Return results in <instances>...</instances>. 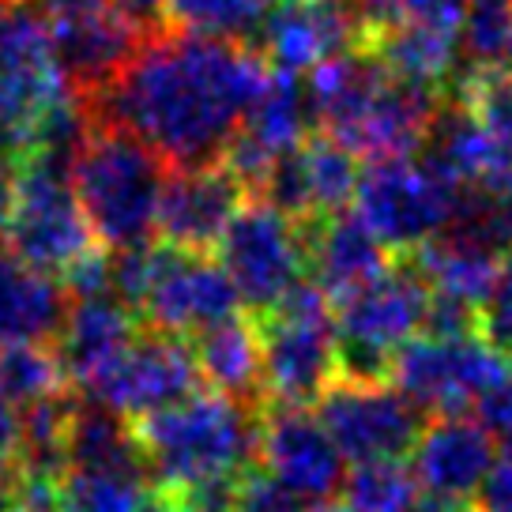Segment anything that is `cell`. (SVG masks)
Returning <instances> with one entry per match:
<instances>
[{
	"instance_id": "1",
	"label": "cell",
	"mask_w": 512,
	"mask_h": 512,
	"mask_svg": "<svg viewBox=\"0 0 512 512\" xmlns=\"http://www.w3.org/2000/svg\"><path fill=\"white\" fill-rule=\"evenodd\" d=\"M268 80L272 68L249 46L162 23L121 76L83 102L95 128L140 140L166 170H200L226 162Z\"/></svg>"
},
{
	"instance_id": "2",
	"label": "cell",
	"mask_w": 512,
	"mask_h": 512,
	"mask_svg": "<svg viewBox=\"0 0 512 512\" xmlns=\"http://www.w3.org/2000/svg\"><path fill=\"white\" fill-rule=\"evenodd\" d=\"M155 490L177 497L208 482L241 479L256 460L260 411L211 388L136 426Z\"/></svg>"
},
{
	"instance_id": "3",
	"label": "cell",
	"mask_w": 512,
	"mask_h": 512,
	"mask_svg": "<svg viewBox=\"0 0 512 512\" xmlns=\"http://www.w3.org/2000/svg\"><path fill=\"white\" fill-rule=\"evenodd\" d=\"M170 170L155 151L125 132L95 128L72 166V189L95 241L106 253H125L159 241V204Z\"/></svg>"
},
{
	"instance_id": "4",
	"label": "cell",
	"mask_w": 512,
	"mask_h": 512,
	"mask_svg": "<svg viewBox=\"0 0 512 512\" xmlns=\"http://www.w3.org/2000/svg\"><path fill=\"white\" fill-rule=\"evenodd\" d=\"M433 287L415 260L392 264L358 294L336 302L339 373L358 381H388L396 354L426 336Z\"/></svg>"
},
{
	"instance_id": "5",
	"label": "cell",
	"mask_w": 512,
	"mask_h": 512,
	"mask_svg": "<svg viewBox=\"0 0 512 512\" xmlns=\"http://www.w3.org/2000/svg\"><path fill=\"white\" fill-rule=\"evenodd\" d=\"M264 362V407H317L339 373L336 305L309 279L275 313L256 320Z\"/></svg>"
},
{
	"instance_id": "6",
	"label": "cell",
	"mask_w": 512,
	"mask_h": 512,
	"mask_svg": "<svg viewBox=\"0 0 512 512\" xmlns=\"http://www.w3.org/2000/svg\"><path fill=\"white\" fill-rule=\"evenodd\" d=\"M68 95L53 27L42 8H8L0 19V162L19 170L31 159L46 113Z\"/></svg>"
},
{
	"instance_id": "7",
	"label": "cell",
	"mask_w": 512,
	"mask_h": 512,
	"mask_svg": "<svg viewBox=\"0 0 512 512\" xmlns=\"http://www.w3.org/2000/svg\"><path fill=\"white\" fill-rule=\"evenodd\" d=\"M215 260L256 320L275 313L309 275V234L264 200H245L215 245Z\"/></svg>"
},
{
	"instance_id": "8",
	"label": "cell",
	"mask_w": 512,
	"mask_h": 512,
	"mask_svg": "<svg viewBox=\"0 0 512 512\" xmlns=\"http://www.w3.org/2000/svg\"><path fill=\"white\" fill-rule=\"evenodd\" d=\"M460 192L418 155H392L362 166L351 208L388 253H422L445 230Z\"/></svg>"
},
{
	"instance_id": "9",
	"label": "cell",
	"mask_w": 512,
	"mask_h": 512,
	"mask_svg": "<svg viewBox=\"0 0 512 512\" xmlns=\"http://www.w3.org/2000/svg\"><path fill=\"white\" fill-rule=\"evenodd\" d=\"M509 362L512 358H505L482 332L418 336L396 354L388 381L426 418H448L475 411L482 396L501 381Z\"/></svg>"
},
{
	"instance_id": "10",
	"label": "cell",
	"mask_w": 512,
	"mask_h": 512,
	"mask_svg": "<svg viewBox=\"0 0 512 512\" xmlns=\"http://www.w3.org/2000/svg\"><path fill=\"white\" fill-rule=\"evenodd\" d=\"M8 249L46 275H61V283L98 253L91 223L83 215L72 177L49 174L38 166L16 170V204L8 223Z\"/></svg>"
},
{
	"instance_id": "11",
	"label": "cell",
	"mask_w": 512,
	"mask_h": 512,
	"mask_svg": "<svg viewBox=\"0 0 512 512\" xmlns=\"http://www.w3.org/2000/svg\"><path fill=\"white\" fill-rule=\"evenodd\" d=\"M317 418L351 467L411 456L418 433L430 422L392 381L358 377H339L317 400Z\"/></svg>"
},
{
	"instance_id": "12",
	"label": "cell",
	"mask_w": 512,
	"mask_h": 512,
	"mask_svg": "<svg viewBox=\"0 0 512 512\" xmlns=\"http://www.w3.org/2000/svg\"><path fill=\"white\" fill-rule=\"evenodd\" d=\"M366 42V23L354 0H275L249 38V49L272 72L313 76L336 57L366 49Z\"/></svg>"
},
{
	"instance_id": "13",
	"label": "cell",
	"mask_w": 512,
	"mask_h": 512,
	"mask_svg": "<svg viewBox=\"0 0 512 512\" xmlns=\"http://www.w3.org/2000/svg\"><path fill=\"white\" fill-rule=\"evenodd\" d=\"M358 181H362V159L351 147L317 132L275 162L253 196L279 208L294 223L313 226L351 208Z\"/></svg>"
},
{
	"instance_id": "14",
	"label": "cell",
	"mask_w": 512,
	"mask_h": 512,
	"mask_svg": "<svg viewBox=\"0 0 512 512\" xmlns=\"http://www.w3.org/2000/svg\"><path fill=\"white\" fill-rule=\"evenodd\" d=\"M200 384L204 381H200L189 339L162 336V332L144 328L91 396L140 426L147 418L162 415V411L196 396Z\"/></svg>"
},
{
	"instance_id": "15",
	"label": "cell",
	"mask_w": 512,
	"mask_h": 512,
	"mask_svg": "<svg viewBox=\"0 0 512 512\" xmlns=\"http://www.w3.org/2000/svg\"><path fill=\"white\" fill-rule=\"evenodd\" d=\"M256 460L260 471L313 505H328L347 482L343 452L309 407H264Z\"/></svg>"
},
{
	"instance_id": "16",
	"label": "cell",
	"mask_w": 512,
	"mask_h": 512,
	"mask_svg": "<svg viewBox=\"0 0 512 512\" xmlns=\"http://www.w3.org/2000/svg\"><path fill=\"white\" fill-rule=\"evenodd\" d=\"M317 128L309 76L272 72V80L253 102V110L245 113L238 140L226 151V166L245 185V192H256V185L264 181V174L275 162L290 155L294 147H302L309 136H317Z\"/></svg>"
},
{
	"instance_id": "17",
	"label": "cell",
	"mask_w": 512,
	"mask_h": 512,
	"mask_svg": "<svg viewBox=\"0 0 512 512\" xmlns=\"http://www.w3.org/2000/svg\"><path fill=\"white\" fill-rule=\"evenodd\" d=\"M245 204V185L234 170L219 166H200V170H170L159 204V241L181 253L208 256L226 226Z\"/></svg>"
},
{
	"instance_id": "18",
	"label": "cell",
	"mask_w": 512,
	"mask_h": 512,
	"mask_svg": "<svg viewBox=\"0 0 512 512\" xmlns=\"http://www.w3.org/2000/svg\"><path fill=\"white\" fill-rule=\"evenodd\" d=\"M497 464V445L475 418L448 415L430 418L411 448V471H415L422 494L452 505H467L479 497L486 475Z\"/></svg>"
},
{
	"instance_id": "19",
	"label": "cell",
	"mask_w": 512,
	"mask_h": 512,
	"mask_svg": "<svg viewBox=\"0 0 512 512\" xmlns=\"http://www.w3.org/2000/svg\"><path fill=\"white\" fill-rule=\"evenodd\" d=\"M140 332H144L140 317L121 298H113L110 290L72 298L61 336L53 343L68 388H80L91 396Z\"/></svg>"
},
{
	"instance_id": "20",
	"label": "cell",
	"mask_w": 512,
	"mask_h": 512,
	"mask_svg": "<svg viewBox=\"0 0 512 512\" xmlns=\"http://www.w3.org/2000/svg\"><path fill=\"white\" fill-rule=\"evenodd\" d=\"M53 27V57L61 68L68 91L80 98H91L106 83L121 76L136 49L147 42V34L155 27H144L121 8H106L95 16L80 19H49Z\"/></svg>"
},
{
	"instance_id": "21",
	"label": "cell",
	"mask_w": 512,
	"mask_h": 512,
	"mask_svg": "<svg viewBox=\"0 0 512 512\" xmlns=\"http://www.w3.org/2000/svg\"><path fill=\"white\" fill-rule=\"evenodd\" d=\"M68 305L72 294L61 279L23 264L12 249H0V351L53 347Z\"/></svg>"
},
{
	"instance_id": "22",
	"label": "cell",
	"mask_w": 512,
	"mask_h": 512,
	"mask_svg": "<svg viewBox=\"0 0 512 512\" xmlns=\"http://www.w3.org/2000/svg\"><path fill=\"white\" fill-rule=\"evenodd\" d=\"M305 234H309V283L332 305L358 294L392 268L388 249L369 234L354 211L305 226Z\"/></svg>"
},
{
	"instance_id": "23",
	"label": "cell",
	"mask_w": 512,
	"mask_h": 512,
	"mask_svg": "<svg viewBox=\"0 0 512 512\" xmlns=\"http://www.w3.org/2000/svg\"><path fill=\"white\" fill-rule=\"evenodd\" d=\"M200 381L226 400L264 411V362H260V328L249 317H230L192 339Z\"/></svg>"
},
{
	"instance_id": "24",
	"label": "cell",
	"mask_w": 512,
	"mask_h": 512,
	"mask_svg": "<svg viewBox=\"0 0 512 512\" xmlns=\"http://www.w3.org/2000/svg\"><path fill=\"white\" fill-rule=\"evenodd\" d=\"M64 448H68V471H147L136 422L121 418L95 396L87 400L72 396Z\"/></svg>"
},
{
	"instance_id": "25",
	"label": "cell",
	"mask_w": 512,
	"mask_h": 512,
	"mask_svg": "<svg viewBox=\"0 0 512 512\" xmlns=\"http://www.w3.org/2000/svg\"><path fill=\"white\" fill-rule=\"evenodd\" d=\"M512 80V0H467L456 31L452 95Z\"/></svg>"
},
{
	"instance_id": "26",
	"label": "cell",
	"mask_w": 512,
	"mask_h": 512,
	"mask_svg": "<svg viewBox=\"0 0 512 512\" xmlns=\"http://www.w3.org/2000/svg\"><path fill=\"white\" fill-rule=\"evenodd\" d=\"M437 238L505 264L512 256V192H497L486 185L464 189Z\"/></svg>"
},
{
	"instance_id": "27",
	"label": "cell",
	"mask_w": 512,
	"mask_h": 512,
	"mask_svg": "<svg viewBox=\"0 0 512 512\" xmlns=\"http://www.w3.org/2000/svg\"><path fill=\"white\" fill-rule=\"evenodd\" d=\"M159 490L147 471H68L57 512H151Z\"/></svg>"
},
{
	"instance_id": "28",
	"label": "cell",
	"mask_w": 512,
	"mask_h": 512,
	"mask_svg": "<svg viewBox=\"0 0 512 512\" xmlns=\"http://www.w3.org/2000/svg\"><path fill=\"white\" fill-rule=\"evenodd\" d=\"M343 509L347 512H418L422 486L411 464L384 460V464H358L343 482Z\"/></svg>"
},
{
	"instance_id": "29",
	"label": "cell",
	"mask_w": 512,
	"mask_h": 512,
	"mask_svg": "<svg viewBox=\"0 0 512 512\" xmlns=\"http://www.w3.org/2000/svg\"><path fill=\"white\" fill-rule=\"evenodd\" d=\"M482 125L486 140V177L482 185L497 192H512V80L482 83L464 91Z\"/></svg>"
},
{
	"instance_id": "30",
	"label": "cell",
	"mask_w": 512,
	"mask_h": 512,
	"mask_svg": "<svg viewBox=\"0 0 512 512\" xmlns=\"http://www.w3.org/2000/svg\"><path fill=\"white\" fill-rule=\"evenodd\" d=\"M64 392H68V381H64V369L53 347L0 351V400H8L19 411H31Z\"/></svg>"
},
{
	"instance_id": "31",
	"label": "cell",
	"mask_w": 512,
	"mask_h": 512,
	"mask_svg": "<svg viewBox=\"0 0 512 512\" xmlns=\"http://www.w3.org/2000/svg\"><path fill=\"white\" fill-rule=\"evenodd\" d=\"M275 0H166V23L211 38H253Z\"/></svg>"
},
{
	"instance_id": "32",
	"label": "cell",
	"mask_w": 512,
	"mask_h": 512,
	"mask_svg": "<svg viewBox=\"0 0 512 512\" xmlns=\"http://www.w3.org/2000/svg\"><path fill=\"white\" fill-rule=\"evenodd\" d=\"M479 332L490 339L505 358H512V256L501 264L494 287H490L486 302H482Z\"/></svg>"
},
{
	"instance_id": "33",
	"label": "cell",
	"mask_w": 512,
	"mask_h": 512,
	"mask_svg": "<svg viewBox=\"0 0 512 512\" xmlns=\"http://www.w3.org/2000/svg\"><path fill=\"white\" fill-rule=\"evenodd\" d=\"M230 512H305V501L279 486L268 471H245Z\"/></svg>"
},
{
	"instance_id": "34",
	"label": "cell",
	"mask_w": 512,
	"mask_h": 512,
	"mask_svg": "<svg viewBox=\"0 0 512 512\" xmlns=\"http://www.w3.org/2000/svg\"><path fill=\"white\" fill-rule=\"evenodd\" d=\"M475 422L490 433V441L501 448V456H512V362L501 373V381L479 400Z\"/></svg>"
},
{
	"instance_id": "35",
	"label": "cell",
	"mask_w": 512,
	"mask_h": 512,
	"mask_svg": "<svg viewBox=\"0 0 512 512\" xmlns=\"http://www.w3.org/2000/svg\"><path fill=\"white\" fill-rule=\"evenodd\" d=\"M475 512H512V456H497L494 471L475 497Z\"/></svg>"
},
{
	"instance_id": "36",
	"label": "cell",
	"mask_w": 512,
	"mask_h": 512,
	"mask_svg": "<svg viewBox=\"0 0 512 512\" xmlns=\"http://www.w3.org/2000/svg\"><path fill=\"white\" fill-rule=\"evenodd\" d=\"M19 445H23V411L8 400H0V467L16 464Z\"/></svg>"
},
{
	"instance_id": "37",
	"label": "cell",
	"mask_w": 512,
	"mask_h": 512,
	"mask_svg": "<svg viewBox=\"0 0 512 512\" xmlns=\"http://www.w3.org/2000/svg\"><path fill=\"white\" fill-rule=\"evenodd\" d=\"M38 4H42V12L49 19H80L106 12V8H117V0H38Z\"/></svg>"
},
{
	"instance_id": "38",
	"label": "cell",
	"mask_w": 512,
	"mask_h": 512,
	"mask_svg": "<svg viewBox=\"0 0 512 512\" xmlns=\"http://www.w3.org/2000/svg\"><path fill=\"white\" fill-rule=\"evenodd\" d=\"M117 8L144 27H162L166 23V0H117Z\"/></svg>"
},
{
	"instance_id": "39",
	"label": "cell",
	"mask_w": 512,
	"mask_h": 512,
	"mask_svg": "<svg viewBox=\"0 0 512 512\" xmlns=\"http://www.w3.org/2000/svg\"><path fill=\"white\" fill-rule=\"evenodd\" d=\"M12 204H16V170L0 162V238L8 234V223H12Z\"/></svg>"
},
{
	"instance_id": "40",
	"label": "cell",
	"mask_w": 512,
	"mask_h": 512,
	"mask_svg": "<svg viewBox=\"0 0 512 512\" xmlns=\"http://www.w3.org/2000/svg\"><path fill=\"white\" fill-rule=\"evenodd\" d=\"M313 512H347V509H343V505H317Z\"/></svg>"
},
{
	"instance_id": "41",
	"label": "cell",
	"mask_w": 512,
	"mask_h": 512,
	"mask_svg": "<svg viewBox=\"0 0 512 512\" xmlns=\"http://www.w3.org/2000/svg\"><path fill=\"white\" fill-rule=\"evenodd\" d=\"M8 16V0H0V19Z\"/></svg>"
}]
</instances>
